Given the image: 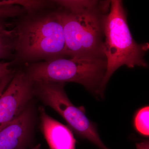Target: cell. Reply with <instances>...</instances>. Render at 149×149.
I'll list each match as a JSON object with an SVG mask.
<instances>
[{
    "label": "cell",
    "instance_id": "2",
    "mask_svg": "<svg viewBox=\"0 0 149 149\" xmlns=\"http://www.w3.org/2000/svg\"><path fill=\"white\" fill-rule=\"evenodd\" d=\"M99 2L88 1L73 10L59 11L63 31L67 56L106 58L104 55V19Z\"/></svg>",
    "mask_w": 149,
    "mask_h": 149
},
{
    "label": "cell",
    "instance_id": "13",
    "mask_svg": "<svg viewBox=\"0 0 149 149\" xmlns=\"http://www.w3.org/2000/svg\"><path fill=\"white\" fill-rule=\"evenodd\" d=\"M15 60L9 62H0V85L3 80L12 74L11 66Z\"/></svg>",
    "mask_w": 149,
    "mask_h": 149
},
{
    "label": "cell",
    "instance_id": "15",
    "mask_svg": "<svg viewBox=\"0 0 149 149\" xmlns=\"http://www.w3.org/2000/svg\"><path fill=\"white\" fill-rule=\"evenodd\" d=\"M6 87V85L5 83H3L0 85V96L1 95L2 93L3 92L4 90Z\"/></svg>",
    "mask_w": 149,
    "mask_h": 149
},
{
    "label": "cell",
    "instance_id": "5",
    "mask_svg": "<svg viewBox=\"0 0 149 149\" xmlns=\"http://www.w3.org/2000/svg\"><path fill=\"white\" fill-rule=\"evenodd\" d=\"M65 84L34 83L35 95L60 115L78 136L90 141L100 149H109L101 140L95 125L86 116L84 108L75 107L70 100L65 91Z\"/></svg>",
    "mask_w": 149,
    "mask_h": 149
},
{
    "label": "cell",
    "instance_id": "12",
    "mask_svg": "<svg viewBox=\"0 0 149 149\" xmlns=\"http://www.w3.org/2000/svg\"><path fill=\"white\" fill-rule=\"evenodd\" d=\"M24 9L19 6H9L0 7V17L7 18L21 15L24 12Z\"/></svg>",
    "mask_w": 149,
    "mask_h": 149
},
{
    "label": "cell",
    "instance_id": "10",
    "mask_svg": "<svg viewBox=\"0 0 149 149\" xmlns=\"http://www.w3.org/2000/svg\"><path fill=\"white\" fill-rule=\"evenodd\" d=\"M44 1L35 0H0V7L9 6H19L27 11L33 12L47 5Z\"/></svg>",
    "mask_w": 149,
    "mask_h": 149
},
{
    "label": "cell",
    "instance_id": "9",
    "mask_svg": "<svg viewBox=\"0 0 149 149\" xmlns=\"http://www.w3.org/2000/svg\"><path fill=\"white\" fill-rule=\"evenodd\" d=\"M0 17V59L11 60L15 57L17 30Z\"/></svg>",
    "mask_w": 149,
    "mask_h": 149
},
{
    "label": "cell",
    "instance_id": "14",
    "mask_svg": "<svg viewBox=\"0 0 149 149\" xmlns=\"http://www.w3.org/2000/svg\"><path fill=\"white\" fill-rule=\"evenodd\" d=\"M136 149H149V142L146 141L137 143L136 144Z\"/></svg>",
    "mask_w": 149,
    "mask_h": 149
},
{
    "label": "cell",
    "instance_id": "3",
    "mask_svg": "<svg viewBox=\"0 0 149 149\" xmlns=\"http://www.w3.org/2000/svg\"><path fill=\"white\" fill-rule=\"evenodd\" d=\"M16 28L17 59L31 61L67 56L63 27L57 12L27 18Z\"/></svg>",
    "mask_w": 149,
    "mask_h": 149
},
{
    "label": "cell",
    "instance_id": "6",
    "mask_svg": "<svg viewBox=\"0 0 149 149\" xmlns=\"http://www.w3.org/2000/svg\"><path fill=\"white\" fill-rule=\"evenodd\" d=\"M34 95V83L20 70L0 96V130L27 108Z\"/></svg>",
    "mask_w": 149,
    "mask_h": 149
},
{
    "label": "cell",
    "instance_id": "16",
    "mask_svg": "<svg viewBox=\"0 0 149 149\" xmlns=\"http://www.w3.org/2000/svg\"><path fill=\"white\" fill-rule=\"evenodd\" d=\"M40 148H41V145L40 144H38V145H37L32 149H40Z\"/></svg>",
    "mask_w": 149,
    "mask_h": 149
},
{
    "label": "cell",
    "instance_id": "7",
    "mask_svg": "<svg viewBox=\"0 0 149 149\" xmlns=\"http://www.w3.org/2000/svg\"><path fill=\"white\" fill-rule=\"evenodd\" d=\"M34 113L28 106L24 111L0 130V149H25L34 127Z\"/></svg>",
    "mask_w": 149,
    "mask_h": 149
},
{
    "label": "cell",
    "instance_id": "1",
    "mask_svg": "<svg viewBox=\"0 0 149 149\" xmlns=\"http://www.w3.org/2000/svg\"><path fill=\"white\" fill-rule=\"evenodd\" d=\"M103 28V52L107 61L106 71L102 85L104 93L110 78L120 66H148L145 56L149 45L147 43L138 44L133 39L121 1H110L109 10L104 17Z\"/></svg>",
    "mask_w": 149,
    "mask_h": 149
},
{
    "label": "cell",
    "instance_id": "11",
    "mask_svg": "<svg viewBox=\"0 0 149 149\" xmlns=\"http://www.w3.org/2000/svg\"><path fill=\"white\" fill-rule=\"evenodd\" d=\"M149 106L139 110L134 119V125L136 130L141 135L147 137L149 135Z\"/></svg>",
    "mask_w": 149,
    "mask_h": 149
},
{
    "label": "cell",
    "instance_id": "4",
    "mask_svg": "<svg viewBox=\"0 0 149 149\" xmlns=\"http://www.w3.org/2000/svg\"><path fill=\"white\" fill-rule=\"evenodd\" d=\"M106 70V58L66 56L32 63L25 72L34 83H77L101 97Z\"/></svg>",
    "mask_w": 149,
    "mask_h": 149
},
{
    "label": "cell",
    "instance_id": "8",
    "mask_svg": "<svg viewBox=\"0 0 149 149\" xmlns=\"http://www.w3.org/2000/svg\"><path fill=\"white\" fill-rule=\"evenodd\" d=\"M41 130L50 149H76L72 130L39 108Z\"/></svg>",
    "mask_w": 149,
    "mask_h": 149
}]
</instances>
